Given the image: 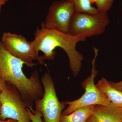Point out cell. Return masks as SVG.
Listing matches in <instances>:
<instances>
[{
  "instance_id": "cell-1",
  "label": "cell",
  "mask_w": 122,
  "mask_h": 122,
  "mask_svg": "<svg viewBox=\"0 0 122 122\" xmlns=\"http://www.w3.org/2000/svg\"><path fill=\"white\" fill-rule=\"evenodd\" d=\"M24 62L9 53L0 38V76L6 83L14 86L30 109L33 103L44 95L43 88L37 71L27 77L22 70Z\"/></svg>"
},
{
  "instance_id": "cell-2",
  "label": "cell",
  "mask_w": 122,
  "mask_h": 122,
  "mask_svg": "<svg viewBox=\"0 0 122 122\" xmlns=\"http://www.w3.org/2000/svg\"><path fill=\"white\" fill-rule=\"evenodd\" d=\"M41 26V28L36 29L33 41L36 50L38 52L41 51L44 53L45 60H52L56 54L55 49L57 47L63 49L69 57L71 69L76 76L80 71L83 59L82 55L76 50V45L79 42L85 41L86 38L46 28L43 22Z\"/></svg>"
},
{
  "instance_id": "cell-3",
  "label": "cell",
  "mask_w": 122,
  "mask_h": 122,
  "mask_svg": "<svg viewBox=\"0 0 122 122\" xmlns=\"http://www.w3.org/2000/svg\"><path fill=\"white\" fill-rule=\"evenodd\" d=\"M1 42L6 50L14 56L23 61L30 68L36 65V61L41 65L46 66L43 56H39L33 41H27L22 35L10 32H4L1 38Z\"/></svg>"
},
{
  "instance_id": "cell-4",
  "label": "cell",
  "mask_w": 122,
  "mask_h": 122,
  "mask_svg": "<svg viewBox=\"0 0 122 122\" xmlns=\"http://www.w3.org/2000/svg\"><path fill=\"white\" fill-rule=\"evenodd\" d=\"M94 49L95 56L92 61L91 74L82 84V87L85 90V93L78 99L72 102H65L66 105L68 106L62 114H69L82 107L91 105L108 106L111 103L108 98L98 89L94 84V79L98 73L95 68V63L99 49L95 47Z\"/></svg>"
},
{
  "instance_id": "cell-5",
  "label": "cell",
  "mask_w": 122,
  "mask_h": 122,
  "mask_svg": "<svg viewBox=\"0 0 122 122\" xmlns=\"http://www.w3.org/2000/svg\"><path fill=\"white\" fill-rule=\"evenodd\" d=\"M109 22L107 13L90 14L75 12L70 24L69 33L86 38L101 35Z\"/></svg>"
},
{
  "instance_id": "cell-6",
  "label": "cell",
  "mask_w": 122,
  "mask_h": 122,
  "mask_svg": "<svg viewBox=\"0 0 122 122\" xmlns=\"http://www.w3.org/2000/svg\"><path fill=\"white\" fill-rule=\"evenodd\" d=\"M41 81L44 86V95L35 101V110L41 113L45 122H59L62 111L66 105L58 100L49 73L44 75Z\"/></svg>"
},
{
  "instance_id": "cell-7",
  "label": "cell",
  "mask_w": 122,
  "mask_h": 122,
  "mask_svg": "<svg viewBox=\"0 0 122 122\" xmlns=\"http://www.w3.org/2000/svg\"><path fill=\"white\" fill-rule=\"evenodd\" d=\"M0 100L2 104L1 119L32 122L27 112L28 107L14 86L5 82L0 94Z\"/></svg>"
},
{
  "instance_id": "cell-8",
  "label": "cell",
  "mask_w": 122,
  "mask_h": 122,
  "mask_svg": "<svg viewBox=\"0 0 122 122\" xmlns=\"http://www.w3.org/2000/svg\"><path fill=\"white\" fill-rule=\"evenodd\" d=\"M75 12L74 5L70 0L54 1L43 22L44 26L49 29L69 33L70 24Z\"/></svg>"
},
{
  "instance_id": "cell-9",
  "label": "cell",
  "mask_w": 122,
  "mask_h": 122,
  "mask_svg": "<svg viewBox=\"0 0 122 122\" xmlns=\"http://www.w3.org/2000/svg\"><path fill=\"white\" fill-rule=\"evenodd\" d=\"M93 115L99 122H121L122 109L112 102L108 106L95 105Z\"/></svg>"
},
{
  "instance_id": "cell-10",
  "label": "cell",
  "mask_w": 122,
  "mask_h": 122,
  "mask_svg": "<svg viewBox=\"0 0 122 122\" xmlns=\"http://www.w3.org/2000/svg\"><path fill=\"white\" fill-rule=\"evenodd\" d=\"M96 85L111 102L119 106H122V92L115 89L104 78L99 81Z\"/></svg>"
},
{
  "instance_id": "cell-11",
  "label": "cell",
  "mask_w": 122,
  "mask_h": 122,
  "mask_svg": "<svg viewBox=\"0 0 122 122\" xmlns=\"http://www.w3.org/2000/svg\"><path fill=\"white\" fill-rule=\"evenodd\" d=\"M95 105L82 107L68 115L61 114L59 122H86L93 115Z\"/></svg>"
},
{
  "instance_id": "cell-12",
  "label": "cell",
  "mask_w": 122,
  "mask_h": 122,
  "mask_svg": "<svg viewBox=\"0 0 122 122\" xmlns=\"http://www.w3.org/2000/svg\"><path fill=\"white\" fill-rule=\"evenodd\" d=\"M74 5L76 12L95 14L99 12L96 8L92 5L90 0H70Z\"/></svg>"
},
{
  "instance_id": "cell-13",
  "label": "cell",
  "mask_w": 122,
  "mask_h": 122,
  "mask_svg": "<svg viewBox=\"0 0 122 122\" xmlns=\"http://www.w3.org/2000/svg\"><path fill=\"white\" fill-rule=\"evenodd\" d=\"M91 3H95L99 12L107 13L111 8L114 0H90Z\"/></svg>"
},
{
  "instance_id": "cell-14",
  "label": "cell",
  "mask_w": 122,
  "mask_h": 122,
  "mask_svg": "<svg viewBox=\"0 0 122 122\" xmlns=\"http://www.w3.org/2000/svg\"><path fill=\"white\" fill-rule=\"evenodd\" d=\"M27 111L32 122H43L42 119V114L38 111L36 110L34 111L33 109H30L28 107Z\"/></svg>"
},
{
  "instance_id": "cell-15",
  "label": "cell",
  "mask_w": 122,
  "mask_h": 122,
  "mask_svg": "<svg viewBox=\"0 0 122 122\" xmlns=\"http://www.w3.org/2000/svg\"><path fill=\"white\" fill-rule=\"evenodd\" d=\"M110 82L111 85L116 89L122 92V81L118 82Z\"/></svg>"
},
{
  "instance_id": "cell-16",
  "label": "cell",
  "mask_w": 122,
  "mask_h": 122,
  "mask_svg": "<svg viewBox=\"0 0 122 122\" xmlns=\"http://www.w3.org/2000/svg\"><path fill=\"white\" fill-rule=\"evenodd\" d=\"M86 122H99L96 117L92 115L90 117Z\"/></svg>"
},
{
  "instance_id": "cell-17",
  "label": "cell",
  "mask_w": 122,
  "mask_h": 122,
  "mask_svg": "<svg viewBox=\"0 0 122 122\" xmlns=\"http://www.w3.org/2000/svg\"><path fill=\"white\" fill-rule=\"evenodd\" d=\"M5 83V82L3 80L0 76V94L2 91V88Z\"/></svg>"
},
{
  "instance_id": "cell-18",
  "label": "cell",
  "mask_w": 122,
  "mask_h": 122,
  "mask_svg": "<svg viewBox=\"0 0 122 122\" xmlns=\"http://www.w3.org/2000/svg\"><path fill=\"white\" fill-rule=\"evenodd\" d=\"M0 122H18L16 120H13V119H9L6 120H3L1 119L0 118Z\"/></svg>"
},
{
  "instance_id": "cell-19",
  "label": "cell",
  "mask_w": 122,
  "mask_h": 122,
  "mask_svg": "<svg viewBox=\"0 0 122 122\" xmlns=\"http://www.w3.org/2000/svg\"><path fill=\"white\" fill-rule=\"evenodd\" d=\"M9 0H0V6H2L5 4Z\"/></svg>"
},
{
  "instance_id": "cell-20",
  "label": "cell",
  "mask_w": 122,
  "mask_h": 122,
  "mask_svg": "<svg viewBox=\"0 0 122 122\" xmlns=\"http://www.w3.org/2000/svg\"><path fill=\"white\" fill-rule=\"evenodd\" d=\"M1 107H2V104H1V102L0 100V116L1 112Z\"/></svg>"
},
{
  "instance_id": "cell-21",
  "label": "cell",
  "mask_w": 122,
  "mask_h": 122,
  "mask_svg": "<svg viewBox=\"0 0 122 122\" xmlns=\"http://www.w3.org/2000/svg\"><path fill=\"white\" fill-rule=\"evenodd\" d=\"M2 6H0V14L1 11V8Z\"/></svg>"
},
{
  "instance_id": "cell-22",
  "label": "cell",
  "mask_w": 122,
  "mask_h": 122,
  "mask_svg": "<svg viewBox=\"0 0 122 122\" xmlns=\"http://www.w3.org/2000/svg\"><path fill=\"white\" fill-rule=\"evenodd\" d=\"M120 107H121V108L122 109V106H119Z\"/></svg>"
},
{
  "instance_id": "cell-23",
  "label": "cell",
  "mask_w": 122,
  "mask_h": 122,
  "mask_svg": "<svg viewBox=\"0 0 122 122\" xmlns=\"http://www.w3.org/2000/svg\"></svg>"
}]
</instances>
